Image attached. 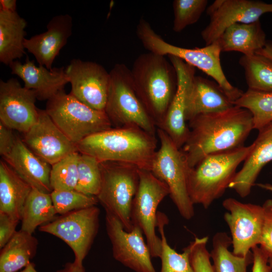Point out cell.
I'll return each instance as SVG.
<instances>
[{"mask_svg":"<svg viewBox=\"0 0 272 272\" xmlns=\"http://www.w3.org/2000/svg\"><path fill=\"white\" fill-rule=\"evenodd\" d=\"M188 135L181 149L190 168L209 155L244 146L253 129L250 111L236 105L198 115L188 121Z\"/></svg>","mask_w":272,"mask_h":272,"instance_id":"obj_1","label":"cell"},{"mask_svg":"<svg viewBox=\"0 0 272 272\" xmlns=\"http://www.w3.org/2000/svg\"><path fill=\"white\" fill-rule=\"evenodd\" d=\"M80 153L100 162H116L150 170L156 152V135L133 126L112 127L93 134L77 144Z\"/></svg>","mask_w":272,"mask_h":272,"instance_id":"obj_2","label":"cell"},{"mask_svg":"<svg viewBox=\"0 0 272 272\" xmlns=\"http://www.w3.org/2000/svg\"><path fill=\"white\" fill-rule=\"evenodd\" d=\"M130 71L137 95L159 128L176 92L175 70L165 56L149 52L135 59Z\"/></svg>","mask_w":272,"mask_h":272,"instance_id":"obj_3","label":"cell"},{"mask_svg":"<svg viewBox=\"0 0 272 272\" xmlns=\"http://www.w3.org/2000/svg\"><path fill=\"white\" fill-rule=\"evenodd\" d=\"M253 145L209 155L190 168L188 191L192 202L209 208L221 197L234 179L236 170L244 162Z\"/></svg>","mask_w":272,"mask_h":272,"instance_id":"obj_4","label":"cell"},{"mask_svg":"<svg viewBox=\"0 0 272 272\" xmlns=\"http://www.w3.org/2000/svg\"><path fill=\"white\" fill-rule=\"evenodd\" d=\"M136 33L149 52L178 57L212 77L233 103L243 94L242 90L230 84L223 72L220 61L222 51L217 40L201 48H186L175 46L165 41L144 18L140 19Z\"/></svg>","mask_w":272,"mask_h":272,"instance_id":"obj_5","label":"cell"},{"mask_svg":"<svg viewBox=\"0 0 272 272\" xmlns=\"http://www.w3.org/2000/svg\"><path fill=\"white\" fill-rule=\"evenodd\" d=\"M109 74L104 111L112 127L137 126L156 135L157 127L137 95L130 70L123 63H117Z\"/></svg>","mask_w":272,"mask_h":272,"instance_id":"obj_6","label":"cell"},{"mask_svg":"<svg viewBox=\"0 0 272 272\" xmlns=\"http://www.w3.org/2000/svg\"><path fill=\"white\" fill-rule=\"evenodd\" d=\"M160 146L152 159L150 171L168 187L170 196L180 215L190 220L194 215V204L188 191L190 169L185 157L169 136L157 128Z\"/></svg>","mask_w":272,"mask_h":272,"instance_id":"obj_7","label":"cell"},{"mask_svg":"<svg viewBox=\"0 0 272 272\" xmlns=\"http://www.w3.org/2000/svg\"><path fill=\"white\" fill-rule=\"evenodd\" d=\"M101 185L96 196L106 212L116 217L124 229L133 228L130 214L133 199L139 184L137 166L116 162H100Z\"/></svg>","mask_w":272,"mask_h":272,"instance_id":"obj_8","label":"cell"},{"mask_svg":"<svg viewBox=\"0 0 272 272\" xmlns=\"http://www.w3.org/2000/svg\"><path fill=\"white\" fill-rule=\"evenodd\" d=\"M45 110L76 145L91 135L113 127L105 111L90 108L64 90L47 101Z\"/></svg>","mask_w":272,"mask_h":272,"instance_id":"obj_9","label":"cell"},{"mask_svg":"<svg viewBox=\"0 0 272 272\" xmlns=\"http://www.w3.org/2000/svg\"><path fill=\"white\" fill-rule=\"evenodd\" d=\"M139 184L131 205V221L133 226L142 230L152 257L160 258L162 243L156 233L157 210L170 191L167 185L150 170L139 169Z\"/></svg>","mask_w":272,"mask_h":272,"instance_id":"obj_10","label":"cell"},{"mask_svg":"<svg viewBox=\"0 0 272 272\" xmlns=\"http://www.w3.org/2000/svg\"><path fill=\"white\" fill-rule=\"evenodd\" d=\"M100 210L96 206L75 210L40 226L39 230L63 241L73 250L74 262L83 265L99 227Z\"/></svg>","mask_w":272,"mask_h":272,"instance_id":"obj_11","label":"cell"},{"mask_svg":"<svg viewBox=\"0 0 272 272\" xmlns=\"http://www.w3.org/2000/svg\"><path fill=\"white\" fill-rule=\"evenodd\" d=\"M222 205L227 210L224 219L231 232L232 252L244 257L259 244L264 219L262 206L232 197L224 199Z\"/></svg>","mask_w":272,"mask_h":272,"instance_id":"obj_12","label":"cell"},{"mask_svg":"<svg viewBox=\"0 0 272 272\" xmlns=\"http://www.w3.org/2000/svg\"><path fill=\"white\" fill-rule=\"evenodd\" d=\"M65 72L71 85L70 94L90 108L104 111L109 72L98 63L78 58L72 59Z\"/></svg>","mask_w":272,"mask_h":272,"instance_id":"obj_13","label":"cell"},{"mask_svg":"<svg viewBox=\"0 0 272 272\" xmlns=\"http://www.w3.org/2000/svg\"><path fill=\"white\" fill-rule=\"evenodd\" d=\"M106 228L114 258L135 272H156L141 228L133 225L127 232L114 216L106 212Z\"/></svg>","mask_w":272,"mask_h":272,"instance_id":"obj_14","label":"cell"},{"mask_svg":"<svg viewBox=\"0 0 272 272\" xmlns=\"http://www.w3.org/2000/svg\"><path fill=\"white\" fill-rule=\"evenodd\" d=\"M267 13H272V3L252 0H216L207 9L210 20L201 36L206 45H210L230 26L259 21Z\"/></svg>","mask_w":272,"mask_h":272,"instance_id":"obj_15","label":"cell"},{"mask_svg":"<svg viewBox=\"0 0 272 272\" xmlns=\"http://www.w3.org/2000/svg\"><path fill=\"white\" fill-rule=\"evenodd\" d=\"M35 92L22 87L15 78L0 80V122L25 133L37 122L39 109Z\"/></svg>","mask_w":272,"mask_h":272,"instance_id":"obj_16","label":"cell"},{"mask_svg":"<svg viewBox=\"0 0 272 272\" xmlns=\"http://www.w3.org/2000/svg\"><path fill=\"white\" fill-rule=\"evenodd\" d=\"M24 134L25 144L51 166L78 152L77 145L57 126L45 110L39 109L37 122Z\"/></svg>","mask_w":272,"mask_h":272,"instance_id":"obj_17","label":"cell"},{"mask_svg":"<svg viewBox=\"0 0 272 272\" xmlns=\"http://www.w3.org/2000/svg\"><path fill=\"white\" fill-rule=\"evenodd\" d=\"M168 57L175 70L177 85L164 121L159 128L163 130L181 149L189 133L185 111L189 89L195 77V67L178 57L172 55Z\"/></svg>","mask_w":272,"mask_h":272,"instance_id":"obj_18","label":"cell"},{"mask_svg":"<svg viewBox=\"0 0 272 272\" xmlns=\"http://www.w3.org/2000/svg\"><path fill=\"white\" fill-rule=\"evenodd\" d=\"M72 27L71 15L55 16L48 23L45 32L25 39V48L33 54L39 65L51 70L56 57L72 35Z\"/></svg>","mask_w":272,"mask_h":272,"instance_id":"obj_19","label":"cell"},{"mask_svg":"<svg viewBox=\"0 0 272 272\" xmlns=\"http://www.w3.org/2000/svg\"><path fill=\"white\" fill-rule=\"evenodd\" d=\"M9 66L11 74L21 78L26 88L34 91L39 100L48 101L64 90L69 83L64 67L49 70L43 65L37 66L28 56L23 63L16 60Z\"/></svg>","mask_w":272,"mask_h":272,"instance_id":"obj_20","label":"cell"},{"mask_svg":"<svg viewBox=\"0 0 272 272\" xmlns=\"http://www.w3.org/2000/svg\"><path fill=\"white\" fill-rule=\"evenodd\" d=\"M252 148L229 184L241 197L247 196L262 168L272 161V121L258 130Z\"/></svg>","mask_w":272,"mask_h":272,"instance_id":"obj_21","label":"cell"},{"mask_svg":"<svg viewBox=\"0 0 272 272\" xmlns=\"http://www.w3.org/2000/svg\"><path fill=\"white\" fill-rule=\"evenodd\" d=\"M3 160L32 188L50 193L51 166L35 154L19 137Z\"/></svg>","mask_w":272,"mask_h":272,"instance_id":"obj_22","label":"cell"},{"mask_svg":"<svg viewBox=\"0 0 272 272\" xmlns=\"http://www.w3.org/2000/svg\"><path fill=\"white\" fill-rule=\"evenodd\" d=\"M234 105L217 83L195 76L188 93L186 121L199 115L221 112Z\"/></svg>","mask_w":272,"mask_h":272,"instance_id":"obj_23","label":"cell"},{"mask_svg":"<svg viewBox=\"0 0 272 272\" xmlns=\"http://www.w3.org/2000/svg\"><path fill=\"white\" fill-rule=\"evenodd\" d=\"M221 51H237L252 55L266 44V35L259 21L236 23L227 28L217 40Z\"/></svg>","mask_w":272,"mask_h":272,"instance_id":"obj_24","label":"cell"},{"mask_svg":"<svg viewBox=\"0 0 272 272\" xmlns=\"http://www.w3.org/2000/svg\"><path fill=\"white\" fill-rule=\"evenodd\" d=\"M32 189L4 160L0 161V213L20 221Z\"/></svg>","mask_w":272,"mask_h":272,"instance_id":"obj_25","label":"cell"},{"mask_svg":"<svg viewBox=\"0 0 272 272\" xmlns=\"http://www.w3.org/2000/svg\"><path fill=\"white\" fill-rule=\"evenodd\" d=\"M27 22L16 12L0 9V61L8 65L25 53Z\"/></svg>","mask_w":272,"mask_h":272,"instance_id":"obj_26","label":"cell"},{"mask_svg":"<svg viewBox=\"0 0 272 272\" xmlns=\"http://www.w3.org/2000/svg\"><path fill=\"white\" fill-rule=\"evenodd\" d=\"M38 244L32 234L17 231L1 249L0 272H17L26 266L35 256Z\"/></svg>","mask_w":272,"mask_h":272,"instance_id":"obj_27","label":"cell"},{"mask_svg":"<svg viewBox=\"0 0 272 272\" xmlns=\"http://www.w3.org/2000/svg\"><path fill=\"white\" fill-rule=\"evenodd\" d=\"M56 214L50 193L32 188L23 207L21 230L32 234L38 227L53 220Z\"/></svg>","mask_w":272,"mask_h":272,"instance_id":"obj_28","label":"cell"},{"mask_svg":"<svg viewBox=\"0 0 272 272\" xmlns=\"http://www.w3.org/2000/svg\"><path fill=\"white\" fill-rule=\"evenodd\" d=\"M231 244V238L225 232L213 236L210 254L215 272H247L253 262L252 252L244 257L236 255L229 249Z\"/></svg>","mask_w":272,"mask_h":272,"instance_id":"obj_29","label":"cell"},{"mask_svg":"<svg viewBox=\"0 0 272 272\" xmlns=\"http://www.w3.org/2000/svg\"><path fill=\"white\" fill-rule=\"evenodd\" d=\"M239 62L244 70L248 89L261 92L272 91V60L254 54L243 55Z\"/></svg>","mask_w":272,"mask_h":272,"instance_id":"obj_30","label":"cell"},{"mask_svg":"<svg viewBox=\"0 0 272 272\" xmlns=\"http://www.w3.org/2000/svg\"><path fill=\"white\" fill-rule=\"evenodd\" d=\"M168 223L167 217L164 213L158 212L157 227L160 234L162 243L160 272H193L189 258V245L184 249L182 253H179L168 243L164 232L165 225Z\"/></svg>","mask_w":272,"mask_h":272,"instance_id":"obj_31","label":"cell"},{"mask_svg":"<svg viewBox=\"0 0 272 272\" xmlns=\"http://www.w3.org/2000/svg\"><path fill=\"white\" fill-rule=\"evenodd\" d=\"M233 104L250 111L253 129L258 130L272 121V91L248 89Z\"/></svg>","mask_w":272,"mask_h":272,"instance_id":"obj_32","label":"cell"},{"mask_svg":"<svg viewBox=\"0 0 272 272\" xmlns=\"http://www.w3.org/2000/svg\"><path fill=\"white\" fill-rule=\"evenodd\" d=\"M101 185L100 162L92 156L80 153L78 181L75 190L86 195L97 196Z\"/></svg>","mask_w":272,"mask_h":272,"instance_id":"obj_33","label":"cell"},{"mask_svg":"<svg viewBox=\"0 0 272 272\" xmlns=\"http://www.w3.org/2000/svg\"><path fill=\"white\" fill-rule=\"evenodd\" d=\"M78 152L51 165L50 184L52 190H75L78 181Z\"/></svg>","mask_w":272,"mask_h":272,"instance_id":"obj_34","label":"cell"},{"mask_svg":"<svg viewBox=\"0 0 272 272\" xmlns=\"http://www.w3.org/2000/svg\"><path fill=\"white\" fill-rule=\"evenodd\" d=\"M207 0H174L173 30L180 32L197 22L205 11Z\"/></svg>","mask_w":272,"mask_h":272,"instance_id":"obj_35","label":"cell"},{"mask_svg":"<svg viewBox=\"0 0 272 272\" xmlns=\"http://www.w3.org/2000/svg\"><path fill=\"white\" fill-rule=\"evenodd\" d=\"M50 195L56 214L60 215L96 206L99 202L96 196L86 195L75 190H52Z\"/></svg>","mask_w":272,"mask_h":272,"instance_id":"obj_36","label":"cell"},{"mask_svg":"<svg viewBox=\"0 0 272 272\" xmlns=\"http://www.w3.org/2000/svg\"><path fill=\"white\" fill-rule=\"evenodd\" d=\"M209 238L195 237L189 243V258L193 272H215L207 244Z\"/></svg>","mask_w":272,"mask_h":272,"instance_id":"obj_37","label":"cell"},{"mask_svg":"<svg viewBox=\"0 0 272 272\" xmlns=\"http://www.w3.org/2000/svg\"><path fill=\"white\" fill-rule=\"evenodd\" d=\"M262 206L264 219L259 245L269 257L272 256V199H267Z\"/></svg>","mask_w":272,"mask_h":272,"instance_id":"obj_38","label":"cell"},{"mask_svg":"<svg viewBox=\"0 0 272 272\" xmlns=\"http://www.w3.org/2000/svg\"><path fill=\"white\" fill-rule=\"evenodd\" d=\"M20 221L8 215L0 213V248H2L17 231L16 229Z\"/></svg>","mask_w":272,"mask_h":272,"instance_id":"obj_39","label":"cell"},{"mask_svg":"<svg viewBox=\"0 0 272 272\" xmlns=\"http://www.w3.org/2000/svg\"><path fill=\"white\" fill-rule=\"evenodd\" d=\"M13 129L0 122V155L3 158L12 150L17 139Z\"/></svg>","mask_w":272,"mask_h":272,"instance_id":"obj_40","label":"cell"},{"mask_svg":"<svg viewBox=\"0 0 272 272\" xmlns=\"http://www.w3.org/2000/svg\"><path fill=\"white\" fill-rule=\"evenodd\" d=\"M251 252L253 255L251 272H271L268 263V256L260 246H255L251 249Z\"/></svg>","mask_w":272,"mask_h":272,"instance_id":"obj_41","label":"cell"},{"mask_svg":"<svg viewBox=\"0 0 272 272\" xmlns=\"http://www.w3.org/2000/svg\"><path fill=\"white\" fill-rule=\"evenodd\" d=\"M56 272H86L83 265H79L75 262H67L62 268Z\"/></svg>","mask_w":272,"mask_h":272,"instance_id":"obj_42","label":"cell"},{"mask_svg":"<svg viewBox=\"0 0 272 272\" xmlns=\"http://www.w3.org/2000/svg\"><path fill=\"white\" fill-rule=\"evenodd\" d=\"M0 6L1 10L9 12H16L17 1L16 0H1Z\"/></svg>","mask_w":272,"mask_h":272,"instance_id":"obj_43","label":"cell"},{"mask_svg":"<svg viewBox=\"0 0 272 272\" xmlns=\"http://www.w3.org/2000/svg\"><path fill=\"white\" fill-rule=\"evenodd\" d=\"M255 54L262 55L272 60V42L266 41L264 46Z\"/></svg>","mask_w":272,"mask_h":272,"instance_id":"obj_44","label":"cell"},{"mask_svg":"<svg viewBox=\"0 0 272 272\" xmlns=\"http://www.w3.org/2000/svg\"><path fill=\"white\" fill-rule=\"evenodd\" d=\"M21 272H38L36 268L35 264L33 263L30 262L26 266H25L23 270Z\"/></svg>","mask_w":272,"mask_h":272,"instance_id":"obj_45","label":"cell"},{"mask_svg":"<svg viewBox=\"0 0 272 272\" xmlns=\"http://www.w3.org/2000/svg\"><path fill=\"white\" fill-rule=\"evenodd\" d=\"M257 186L259 187L270 191L272 192V185L269 183H258L256 184Z\"/></svg>","mask_w":272,"mask_h":272,"instance_id":"obj_46","label":"cell"},{"mask_svg":"<svg viewBox=\"0 0 272 272\" xmlns=\"http://www.w3.org/2000/svg\"><path fill=\"white\" fill-rule=\"evenodd\" d=\"M268 263L270 266L272 272V256L268 257Z\"/></svg>","mask_w":272,"mask_h":272,"instance_id":"obj_47","label":"cell"}]
</instances>
